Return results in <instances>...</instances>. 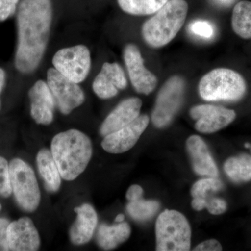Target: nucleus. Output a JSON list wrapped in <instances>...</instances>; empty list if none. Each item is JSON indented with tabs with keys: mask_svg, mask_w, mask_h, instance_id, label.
<instances>
[{
	"mask_svg": "<svg viewBox=\"0 0 251 251\" xmlns=\"http://www.w3.org/2000/svg\"><path fill=\"white\" fill-rule=\"evenodd\" d=\"M142 105V100L136 97L122 101L104 120L100 127V134L106 136L134 121L140 116Z\"/></svg>",
	"mask_w": 251,
	"mask_h": 251,
	"instance_id": "obj_16",
	"label": "nucleus"
},
{
	"mask_svg": "<svg viewBox=\"0 0 251 251\" xmlns=\"http://www.w3.org/2000/svg\"><path fill=\"white\" fill-rule=\"evenodd\" d=\"M77 219L70 229V239L75 245H82L93 237L98 223V216L93 206L83 204L75 208Z\"/></svg>",
	"mask_w": 251,
	"mask_h": 251,
	"instance_id": "obj_18",
	"label": "nucleus"
},
{
	"mask_svg": "<svg viewBox=\"0 0 251 251\" xmlns=\"http://www.w3.org/2000/svg\"><path fill=\"white\" fill-rule=\"evenodd\" d=\"M206 208L213 215H220L226 212L227 203L221 198L211 197L206 201Z\"/></svg>",
	"mask_w": 251,
	"mask_h": 251,
	"instance_id": "obj_29",
	"label": "nucleus"
},
{
	"mask_svg": "<svg viewBox=\"0 0 251 251\" xmlns=\"http://www.w3.org/2000/svg\"><path fill=\"white\" fill-rule=\"evenodd\" d=\"M11 188L18 205L23 210L32 212L41 201V193L32 168L21 158L9 163Z\"/></svg>",
	"mask_w": 251,
	"mask_h": 251,
	"instance_id": "obj_6",
	"label": "nucleus"
},
{
	"mask_svg": "<svg viewBox=\"0 0 251 251\" xmlns=\"http://www.w3.org/2000/svg\"><path fill=\"white\" fill-rule=\"evenodd\" d=\"M31 115L39 125H49L54 119L55 101L47 82L38 80L29 92Z\"/></svg>",
	"mask_w": 251,
	"mask_h": 251,
	"instance_id": "obj_15",
	"label": "nucleus"
},
{
	"mask_svg": "<svg viewBox=\"0 0 251 251\" xmlns=\"http://www.w3.org/2000/svg\"><path fill=\"white\" fill-rule=\"evenodd\" d=\"M186 148L195 173L201 176L217 177L219 171L215 162L201 137L198 135L190 136L186 141Z\"/></svg>",
	"mask_w": 251,
	"mask_h": 251,
	"instance_id": "obj_17",
	"label": "nucleus"
},
{
	"mask_svg": "<svg viewBox=\"0 0 251 251\" xmlns=\"http://www.w3.org/2000/svg\"><path fill=\"white\" fill-rule=\"evenodd\" d=\"M168 0H117L119 6L126 14L133 16L154 14Z\"/></svg>",
	"mask_w": 251,
	"mask_h": 251,
	"instance_id": "obj_23",
	"label": "nucleus"
},
{
	"mask_svg": "<svg viewBox=\"0 0 251 251\" xmlns=\"http://www.w3.org/2000/svg\"><path fill=\"white\" fill-rule=\"evenodd\" d=\"M9 251H34L40 247V237L34 223L23 217L10 223L7 230Z\"/></svg>",
	"mask_w": 251,
	"mask_h": 251,
	"instance_id": "obj_13",
	"label": "nucleus"
},
{
	"mask_svg": "<svg viewBox=\"0 0 251 251\" xmlns=\"http://www.w3.org/2000/svg\"><path fill=\"white\" fill-rule=\"evenodd\" d=\"M39 173L42 176L48 191L56 192L61 186V175L52 152L42 149L36 156Z\"/></svg>",
	"mask_w": 251,
	"mask_h": 251,
	"instance_id": "obj_20",
	"label": "nucleus"
},
{
	"mask_svg": "<svg viewBox=\"0 0 251 251\" xmlns=\"http://www.w3.org/2000/svg\"><path fill=\"white\" fill-rule=\"evenodd\" d=\"M222 250V246L215 239L204 241L193 249L195 251H221Z\"/></svg>",
	"mask_w": 251,
	"mask_h": 251,
	"instance_id": "obj_31",
	"label": "nucleus"
},
{
	"mask_svg": "<svg viewBox=\"0 0 251 251\" xmlns=\"http://www.w3.org/2000/svg\"><path fill=\"white\" fill-rule=\"evenodd\" d=\"M52 19L50 0H22L18 5L15 57L18 72L30 74L39 67L49 43Z\"/></svg>",
	"mask_w": 251,
	"mask_h": 251,
	"instance_id": "obj_1",
	"label": "nucleus"
},
{
	"mask_svg": "<svg viewBox=\"0 0 251 251\" xmlns=\"http://www.w3.org/2000/svg\"><path fill=\"white\" fill-rule=\"evenodd\" d=\"M11 193L9 164L4 158L0 156V196L9 198Z\"/></svg>",
	"mask_w": 251,
	"mask_h": 251,
	"instance_id": "obj_26",
	"label": "nucleus"
},
{
	"mask_svg": "<svg viewBox=\"0 0 251 251\" xmlns=\"http://www.w3.org/2000/svg\"><path fill=\"white\" fill-rule=\"evenodd\" d=\"M19 0H0V22L6 21L16 13Z\"/></svg>",
	"mask_w": 251,
	"mask_h": 251,
	"instance_id": "obj_28",
	"label": "nucleus"
},
{
	"mask_svg": "<svg viewBox=\"0 0 251 251\" xmlns=\"http://www.w3.org/2000/svg\"><path fill=\"white\" fill-rule=\"evenodd\" d=\"M127 87L125 73L117 63H104L101 70L93 82V90L99 98L108 99L115 97L119 90Z\"/></svg>",
	"mask_w": 251,
	"mask_h": 251,
	"instance_id": "obj_14",
	"label": "nucleus"
},
{
	"mask_svg": "<svg viewBox=\"0 0 251 251\" xmlns=\"http://www.w3.org/2000/svg\"><path fill=\"white\" fill-rule=\"evenodd\" d=\"M188 10L185 0H168L144 23L142 34L146 44L155 49L169 44L184 25Z\"/></svg>",
	"mask_w": 251,
	"mask_h": 251,
	"instance_id": "obj_3",
	"label": "nucleus"
},
{
	"mask_svg": "<svg viewBox=\"0 0 251 251\" xmlns=\"http://www.w3.org/2000/svg\"><path fill=\"white\" fill-rule=\"evenodd\" d=\"M189 30L195 36L204 39H210L215 34L214 25L209 21L202 20H198L191 23L189 25Z\"/></svg>",
	"mask_w": 251,
	"mask_h": 251,
	"instance_id": "obj_27",
	"label": "nucleus"
},
{
	"mask_svg": "<svg viewBox=\"0 0 251 251\" xmlns=\"http://www.w3.org/2000/svg\"><path fill=\"white\" fill-rule=\"evenodd\" d=\"M150 122L148 115H140L129 125L105 136L102 148L107 152L122 153L134 147Z\"/></svg>",
	"mask_w": 251,
	"mask_h": 251,
	"instance_id": "obj_12",
	"label": "nucleus"
},
{
	"mask_svg": "<svg viewBox=\"0 0 251 251\" xmlns=\"http://www.w3.org/2000/svg\"><path fill=\"white\" fill-rule=\"evenodd\" d=\"M1 210V204H0V211Z\"/></svg>",
	"mask_w": 251,
	"mask_h": 251,
	"instance_id": "obj_37",
	"label": "nucleus"
},
{
	"mask_svg": "<svg viewBox=\"0 0 251 251\" xmlns=\"http://www.w3.org/2000/svg\"><path fill=\"white\" fill-rule=\"evenodd\" d=\"M245 146L247 147V148H249V147H250V145H249V144H246Z\"/></svg>",
	"mask_w": 251,
	"mask_h": 251,
	"instance_id": "obj_36",
	"label": "nucleus"
},
{
	"mask_svg": "<svg viewBox=\"0 0 251 251\" xmlns=\"http://www.w3.org/2000/svg\"><path fill=\"white\" fill-rule=\"evenodd\" d=\"M185 86L182 77L174 75L161 87L151 115V121L157 128H164L173 121L184 100Z\"/></svg>",
	"mask_w": 251,
	"mask_h": 251,
	"instance_id": "obj_7",
	"label": "nucleus"
},
{
	"mask_svg": "<svg viewBox=\"0 0 251 251\" xmlns=\"http://www.w3.org/2000/svg\"><path fill=\"white\" fill-rule=\"evenodd\" d=\"M6 82V74L1 68H0V94L2 92ZM0 108H1V100H0Z\"/></svg>",
	"mask_w": 251,
	"mask_h": 251,
	"instance_id": "obj_33",
	"label": "nucleus"
},
{
	"mask_svg": "<svg viewBox=\"0 0 251 251\" xmlns=\"http://www.w3.org/2000/svg\"><path fill=\"white\" fill-rule=\"evenodd\" d=\"M130 232L131 229L127 223H119L113 226L103 224L97 231V243L104 250H111L126 242L129 238Z\"/></svg>",
	"mask_w": 251,
	"mask_h": 251,
	"instance_id": "obj_19",
	"label": "nucleus"
},
{
	"mask_svg": "<svg viewBox=\"0 0 251 251\" xmlns=\"http://www.w3.org/2000/svg\"><path fill=\"white\" fill-rule=\"evenodd\" d=\"M227 176L236 183L247 182L251 180V156L240 154L229 158L224 164Z\"/></svg>",
	"mask_w": 251,
	"mask_h": 251,
	"instance_id": "obj_21",
	"label": "nucleus"
},
{
	"mask_svg": "<svg viewBox=\"0 0 251 251\" xmlns=\"http://www.w3.org/2000/svg\"></svg>",
	"mask_w": 251,
	"mask_h": 251,
	"instance_id": "obj_38",
	"label": "nucleus"
},
{
	"mask_svg": "<svg viewBox=\"0 0 251 251\" xmlns=\"http://www.w3.org/2000/svg\"><path fill=\"white\" fill-rule=\"evenodd\" d=\"M191 239L189 223L179 211L166 210L158 216L156 223V251H189Z\"/></svg>",
	"mask_w": 251,
	"mask_h": 251,
	"instance_id": "obj_5",
	"label": "nucleus"
},
{
	"mask_svg": "<svg viewBox=\"0 0 251 251\" xmlns=\"http://www.w3.org/2000/svg\"><path fill=\"white\" fill-rule=\"evenodd\" d=\"M124 219H125V216L123 214H119V215H117L116 219H115V222H123Z\"/></svg>",
	"mask_w": 251,
	"mask_h": 251,
	"instance_id": "obj_35",
	"label": "nucleus"
},
{
	"mask_svg": "<svg viewBox=\"0 0 251 251\" xmlns=\"http://www.w3.org/2000/svg\"><path fill=\"white\" fill-rule=\"evenodd\" d=\"M214 1L217 4L226 6V5H229L233 2L234 0H214Z\"/></svg>",
	"mask_w": 251,
	"mask_h": 251,
	"instance_id": "obj_34",
	"label": "nucleus"
},
{
	"mask_svg": "<svg viewBox=\"0 0 251 251\" xmlns=\"http://www.w3.org/2000/svg\"><path fill=\"white\" fill-rule=\"evenodd\" d=\"M52 64L57 72L79 84L87 78L91 69V55L84 45L59 50L54 54Z\"/></svg>",
	"mask_w": 251,
	"mask_h": 251,
	"instance_id": "obj_8",
	"label": "nucleus"
},
{
	"mask_svg": "<svg viewBox=\"0 0 251 251\" xmlns=\"http://www.w3.org/2000/svg\"><path fill=\"white\" fill-rule=\"evenodd\" d=\"M47 84L55 104L64 115H69L85 101V94L78 84L64 76L54 68L48 71Z\"/></svg>",
	"mask_w": 251,
	"mask_h": 251,
	"instance_id": "obj_9",
	"label": "nucleus"
},
{
	"mask_svg": "<svg viewBox=\"0 0 251 251\" xmlns=\"http://www.w3.org/2000/svg\"><path fill=\"white\" fill-rule=\"evenodd\" d=\"M92 151L90 138L76 129L58 133L51 143V152L61 176L67 181L76 179L85 171L92 158Z\"/></svg>",
	"mask_w": 251,
	"mask_h": 251,
	"instance_id": "obj_2",
	"label": "nucleus"
},
{
	"mask_svg": "<svg viewBox=\"0 0 251 251\" xmlns=\"http://www.w3.org/2000/svg\"><path fill=\"white\" fill-rule=\"evenodd\" d=\"M124 59L130 82L138 93L148 95L156 88L158 79L144 65L140 50L134 44H128L124 50Z\"/></svg>",
	"mask_w": 251,
	"mask_h": 251,
	"instance_id": "obj_10",
	"label": "nucleus"
},
{
	"mask_svg": "<svg viewBox=\"0 0 251 251\" xmlns=\"http://www.w3.org/2000/svg\"><path fill=\"white\" fill-rule=\"evenodd\" d=\"M160 204L154 201L141 199L129 202L127 205V211L133 219L145 221L152 218L158 211Z\"/></svg>",
	"mask_w": 251,
	"mask_h": 251,
	"instance_id": "obj_24",
	"label": "nucleus"
},
{
	"mask_svg": "<svg viewBox=\"0 0 251 251\" xmlns=\"http://www.w3.org/2000/svg\"><path fill=\"white\" fill-rule=\"evenodd\" d=\"M201 97L207 101L240 100L247 92L244 77L232 69H214L201 78L198 86Z\"/></svg>",
	"mask_w": 251,
	"mask_h": 251,
	"instance_id": "obj_4",
	"label": "nucleus"
},
{
	"mask_svg": "<svg viewBox=\"0 0 251 251\" xmlns=\"http://www.w3.org/2000/svg\"><path fill=\"white\" fill-rule=\"evenodd\" d=\"M190 115L197 121L195 128L202 133H215L230 125L236 118L234 110L209 104L193 107Z\"/></svg>",
	"mask_w": 251,
	"mask_h": 251,
	"instance_id": "obj_11",
	"label": "nucleus"
},
{
	"mask_svg": "<svg viewBox=\"0 0 251 251\" xmlns=\"http://www.w3.org/2000/svg\"><path fill=\"white\" fill-rule=\"evenodd\" d=\"M10 223L7 219L0 218V249L9 251L7 243V230Z\"/></svg>",
	"mask_w": 251,
	"mask_h": 251,
	"instance_id": "obj_30",
	"label": "nucleus"
},
{
	"mask_svg": "<svg viewBox=\"0 0 251 251\" xmlns=\"http://www.w3.org/2000/svg\"><path fill=\"white\" fill-rule=\"evenodd\" d=\"M232 27L238 36L244 39L251 38V2L237 3L232 11Z\"/></svg>",
	"mask_w": 251,
	"mask_h": 251,
	"instance_id": "obj_22",
	"label": "nucleus"
},
{
	"mask_svg": "<svg viewBox=\"0 0 251 251\" xmlns=\"http://www.w3.org/2000/svg\"><path fill=\"white\" fill-rule=\"evenodd\" d=\"M223 184L221 180L216 177L205 178L199 180L195 183L191 188V196L193 198H201V199L207 201L210 198V195L212 193L219 191L222 189Z\"/></svg>",
	"mask_w": 251,
	"mask_h": 251,
	"instance_id": "obj_25",
	"label": "nucleus"
},
{
	"mask_svg": "<svg viewBox=\"0 0 251 251\" xmlns=\"http://www.w3.org/2000/svg\"><path fill=\"white\" fill-rule=\"evenodd\" d=\"M143 189L139 185H133L128 188L126 198L129 202L138 201L143 198Z\"/></svg>",
	"mask_w": 251,
	"mask_h": 251,
	"instance_id": "obj_32",
	"label": "nucleus"
}]
</instances>
